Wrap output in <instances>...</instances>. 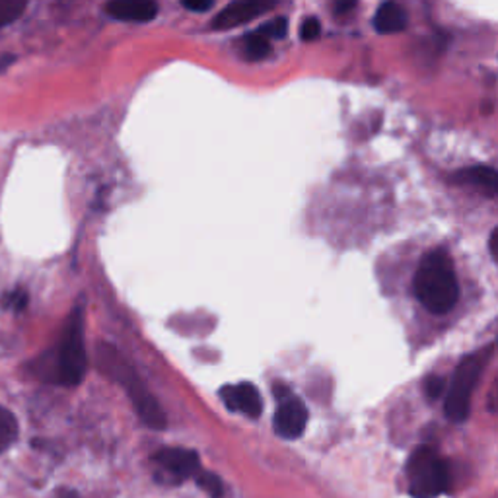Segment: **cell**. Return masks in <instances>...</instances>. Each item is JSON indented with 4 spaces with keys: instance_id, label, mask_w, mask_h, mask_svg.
<instances>
[{
    "instance_id": "1",
    "label": "cell",
    "mask_w": 498,
    "mask_h": 498,
    "mask_svg": "<svg viewBox=\"0 0 498 498\" xmlns=\"http://www.w3.org/2000/svg\"><path fill=\"white\" fill-rule=\"evenodd\" d=\"M415 296L436 316H444L458 304L459 284L454 261L444 249H432L421 259L415 273Z\"/></svg>"
},
{
    "instance_id": "2",
    "label": "cell",
    "mask_w": 498,
    "mask_h": 498,
    "mask_svg": "<svg viewBox=\"0 0 498 498\" xmlns=\"http://www.w3.org/2000/svg\"><path fill=\"white\" fill-rule=\"evenodd\" d=\"M98 364L103 372H106V376L113 378L127 389L143 423L150 428H154V431H164L168 421L164 411L160 407V403L143 384V380L136 376L133 366L127 363L111 345L103 343L98 346Z\"/></svg>"
},
{
    "instance_id": "3",
    "label": "cell",
    "mask_w": 498,
    "mask_h": 498,
    "mask_svg": "<svg viewBox=\"0 0 498 498\" xmlns=\"http://www.w3.org/2000/svg\"><path fill=\"white\" fill-rule=\"evenodd\" d=\"M86 368L88 358L84 349V318L83 310L76 308L66 321L61 345L57 346L51 380L61 386L74 388L84 380Z\"/></svg>"
},
{
    "instance_id": "4",
    "label": "cell",
    "mask_w": 498,
    "mask_h": 498,
    "mask_svg": "<svg viewBox=\"0 0 498 498\" xmlns=\"http://www.w3.org/2000/svg\"><path fill=\"white\" fill-rule=\"evenodd\" d=\"M493 353H494L493 345L485 346V349L463 358L459 366L456 368V372L450 381V389L444 405L446 416L450 421L463 423L469 416L471 396L479 384L485 366L489 364V361L493 358Z\"/></svg>"
},
{
    "instance_id": "5",
    "label": "cell",
    "mask_w": 498,
    "mask_h": 498,
    "mask_svg": "<svg viewBox=\"0 0 498 498\" xmlns=\"http://www.w3.org/2000/svg\"><path fill=\"white\" fill-rule=\"evenodd\" d=\"M409 493L413 498H436L448 489L450 473L432 448H419L407 463Z\"/></svg>"
},
{
    "instance_id": "6",
    "label": "cell",
    "mask_w": 498,
    "mask_h": 498,
    "mask_svg": "<svg viewBox=\"0 0 498 498\" xmlns=\"http://www.w3.org/2000/svg\"><path fill=\"white\" fill-rule=\"evenodd\" d=\"M275 398L279 407L275 411L273 426L275 432L286 440H296L304 434L308 426V409L302 399L288 391L286 386H275Z\"/></svg>"
},
{
    "instance_id": "7",
    "label": "cell",
    "mask_w": 498,
    "mask_h": 498,
    "mask_svg": "<svg viewBox=\"0 0 498 498\" xmlns=\"http://www.w3.org/2000/svg\"><path fill=\"white\" fill-rule=\"evenodd\" d=\"M275 6V3H259V0H240V3H232L224 10H220L218 16L213 20L214 30H230L248 22L263 16L265 13Z\"/></svg>"
},
{
    "instance_id": "8",
    "label": "cell",
    "mask_w": 498,
    "mask_h": 498,
    "mask_svg": "<svg viewBox=\"0 0 498 498\" xmlns=\"http://www.w3.org/2000/svg\"><path fill=\"white\" fill-rule=\"evenodd\" d=\"M220 398H223L230 411L243 413L251 416V419H258L263 413V399L259 396V389L253 384H248V381L236 386H224L220 389Z\"/></svg>"
},
{
    "instance_id": "9",
    "label": "cell",
    "mask_w": 498,
    "mask_h": 498,
    "mask_svg": "<svg viewBox=\"0 0 498 498\" xmlns=\"http://www.w3.org/2000/svg\"><path fill=\"white\" fill-rule=\"evenodd\" d=\"M154 459L164 467L168 473L178 479H188L195 477L201 471L199 456L193 450H183V448H166L160 450L154 456Z\"/></svg>"
},
{
    "instance_id": "10",
    "label": "cell",
    "mask_w": 498,
    "mask_h": 498,
    "mask_svg": "<svg viewBox=\"0 0 498 498\" xmlns=\"http://www.w3.org/2000/svg\"><path fill=\"white\" fill-rule=\"evenodd\" d=\"M106 13L119 22H150L158 14V4L150 0H115L106 6Z\"/></svg>"
},
{
    "instance_id": "11",
    "label": "cell",
    "mask_w": 498,
    "mask_h": 498,
    "mask_svg": "<svg viewBox=\"0 0 498 498\" xmlns=\"http://www.w3.org/2000/svg\"><path fill=\"white\" fill-rule=\"evenodd\" d=\"M456 183L461 185H475L483 195L486 197H496L498 191V178L496 171L489 166H473V168H466L459 170L454 176Z\"/></svg>"
},
{
    "instance_id": "12",
    "label": "cell",
    "mask_w": 498,
    "mask_h": 498,
    "mask_svg": "<svg viewBox=\"0 0 498 498\" xmlns=\"http://www.w3.org/2000/svg\"><path fill=\"white\" fill-rule=\"evenodd\" d=\"M407 26V13L396 3H384L374 16V28L380 33H398Z\"/></svg>"
},
{
    "instance_id": "13",
    "label": "cell",
    "mask_w": 498,
    "mask_h": 498,
    "mask_svg": "<svg viewBox=\"0 0 498 498\" xmlns=\"http://www.w3.org/2000/svg\"><path fill=\"white\" fill-rule=\"evenodd\" d=\"M18 438V421L16 416L0 405V454L6 451Z\"/></svg>"
},
{
    "instance_id": "14",
    "label": "cell",
    "mask_w": 498,
    "mask_h": 498,
    "mask_svg": "<svg viewBox=\"0 0 498 498\" xmlns=\"http://www.w3.org/2000/svg\"><path fill=\"white\" fill-rule=\"evenodd\" d=\"M241 51H243V55H246V59L261 61L271 53V43L265 38H261L259 33L256 31V33H249V36L241 39Z\"/></svg>"
},
{
    "instance_id": "15",
    "label": "cell",
    "mask_w": 498,
    "mask_h": 498,
    "mask_svg": "<svg viewBox=\"0 0 498 498\" xmlns=\"http://www.w3.org/2000/svg\"><path fill=\"white\" fill-rule=\"evenodd\" d=\"M28 302H30L28 291H24V288H14V291H8L3 294V298H0V308L20 314V311H24L28 308Z\"/></svg>"
},
{
    "instance_id": "16",
    "label": "cell",
    "mask_w": 498,
    "mask_h": 498,
    "mask_svg": "<svg viewBox=\"0 0 498 498\" xmlns=\"http://www.w3.org/2000/svg\"><path fill=\"white\" fill-rule=\"evenodd\" d=\"M24 0H0V28L13 24L26 10Z\"/></svg>"
},
{
    "instance_id": "17",
    "label": "cell",
    "mask_w": 498,
    "mask_h": 498,
    "mask_svg": "<svg viewBox=\"0 0 498 498\" xmlns=\"http://www.w3.org/2000/svg\"><path fill=\"white\" fill-rule=\"evenodd\" d=\"M195 481L211 498H223L224 486H223V481L218 479V475L208 473V471H199L195 475Z\"/></svg>"
},
{
    "instance_id": "18",
    "label": "cell",
    "mask_w": 498,
    "mask_h": 498,
    "mask_svg": "<svg viewBox=\"0 0 498 498\" xmlns=\"http://www.w3.org/2000/svg\"><path fill=\"white\" fill-rule=\"evenodd\" d=\"M286 31H288V20L284 16H279V18H273L269 20L267 24H263L258 33L261 38L265 39H281L286 36Z\"/></svg>"
},
{
    "instance_id": "19",
    "label": "cell",
    "mask_w": 498,
    "mask_h": 498,
    "mask_svg": "<svg viewBox=\"0 0 498 498\" xmlns=\"http://www.w3.org/2000/svg\"><path fill=\"white\" fill-rule=\"evenodd\" d=\"M444 389H446V380L442 376L432 374L424 380V393L428 399H438L444 393Z\"/></svg>"
},
{
    "instance_id": "20",
    "label": "cell",
    "mask_w": 498,
    "mask_h": 498,
    "mask_svg": "<svg viewBox=\"0 0 498 498\" xmlns=\"http://www.w3.org/2000/svg\"><path fill=\"white\" fill-rule=\"evenodd\" d=\"M319 33H321V24H319V20L318 18H306L302 22V28H300V36H302L304 41H314L319 38Z\"/></svg>"
},
{
    "instance_id": "21",
    "label": "cell",
    "mask_w": 498,
    "mask_h": 498,
    "mask_svg": "<svg viewBox=\"0 0 498 498\" xmlns=\"http://www.w3.org/2000/svg\"><path fill=\"white\" fill-rule=\"evenodd\" d=\"M181 4H183V8L191 10V13H199V14L208 13V10L214 6L213 0H183Z\"/></svg>"
},
{
    "instance_id": "22",
    "label": "cell",
    "mask_w": 498,
    "mask_h": 498,
    "mask_svg": "<svg viewBox=\"0 0 498 498\" xmlns=\"http://www.w3.org/2000/svg\"><path fill=\"white\" fill-rule=\"evenodd\" d=\"M496 240H498V230L494 228L491 232V238H489V251H491V258L496 261Z\"/></svg>"
},
{
    "instance_id": "23",
    "label": "cell",
    "mask_w": 498,
    "mask_h": 498,
    "mask_svg": "<svg viewBox=\"0 0 498 498\" xmlns=\"http://www.w3.org/2000/svg\"><path fill=\"white\" fill-rule=\"evenodd\" d=\"M354 8H356V3H339L337 6H335V13L345 14V13H349V10H354Z\"/></svg>"
},
{
    "instance_id": "24",
    "label": "cell",
    "mask_w": 498,
    "mask_h": 498,
    "mask_svg": "<svg viewBox=\"0 0 498 498\" xmlns=\"http://www.w3.org/2000/svg\"><path fill=\"white\" fill-rule=\"evenodd\" d=\"M14 61V57L13 55H4V57H0V71H4V68Z\"/></svg>"
},
{
    "instance_id": "25",
    "label": "cell",
    "mask_w": 498,
    "mask_h": 498,
    "mask_svg": "<svg viewBox=\"0 0 498 498\" xmlns=\"http://www.w3.org/2000/svg\"><path fill=\"white\" fill-rule=\"evenodd\" d=\"M57 498H80V496L74 491H71V489H63Z\"/></svg>"
}]
</instances>
